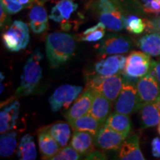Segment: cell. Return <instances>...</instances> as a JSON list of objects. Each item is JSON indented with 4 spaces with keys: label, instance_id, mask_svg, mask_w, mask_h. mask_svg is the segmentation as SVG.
Listing matches in <instances>:
<instances>
[{
    "label": "cell",
    "instance_id": "1",
    "mask_svg": "<svg viewBox=\"0 0 160 160\" xmlns=\"http://www.w3.org/2000/svg\"><path fill=\"white\" fill-rule=\"evenodd\" d=\"M45 50L50 66L55 68L65 63L74 53L75 40L68 33L53 32L46 38Z\"/></svg>",
    "mask_w": 160,
    "mask_h": 160
},
{
    "label": "cell",
    "instance_id": "2",
    "mask_svg": "<svg viewBox=\"0 0 160 160\" xmlns=\"http://www.w3.org/2000/svg\"><path fill=\"white\" fill-rule=\"evenodd\" d=\"M94 8L99 22L104 24L108 30L119 32L125 28L126 17L118 0H97Z\"/></svg>",
    "mask_w": 160,
    "mask_h": 160
},
{
    "label": "cell",
    "instance_id": "3",
    "mask_svg": "<svg viewBox=\"0 0 160 160\" xmlns=\"http://www.w3.org/2000/svg\"><path fill=\"white\" fill-rule=\"evenodd\" d=\"M42 58L43 54L37 48L28 59L24 66L22 74L21 76V82L17 91V95L28 96L34 91L42 77L41 67Z\"/></svg>",
    "mask_w": 160,
    "mask_h": 160
},
{
    "label": "cell",
    "instance_id": "4",
    "mask_svg": "<svg viewBox=\"0 0 160 160\" xmlns=\"http://www.w3.org/2000/svg\"><path fill=\"white\" fill-rule=\"evenodd\" d=\"M123 83L122 77L120 74L113 76L98 74L89 80L86 89L99 93L111 102H115L122 88Z\"/></svg>",
    "mask_w": 160,
    "mask_h": 160
},
{
    "label": "cell",
    "instance_id": "5",
    "mask_svg": "<svg viewBox=\"0 0 160 160\" xmlns=\"http://www.w3.org/2000/svg\"><path fill=\"white\" fill-rule=\"evenodd\" d=\"M151 56L143 51H133L126 57L123 77L126 81L138 82L142 77L150 73L152 61Z\"/></svg>",
    "mask_w": 160,
    "mask_h": 160
},
{
    "label": "cell",
    "instance_id": "6",
    "mask_svg": "<svg viewBox=\"0 0 160 160\" xmlns=\"http://www.w3.org/2000/svg\"><path fill=\"white\" fill-rule=\"evenodd\" d=\"M2 41L6 48L11 52L26 48L30 42L28 25L21 20H15L3 33Z\"/></svg>",
    "mask_w": 160,
    "mask_h": 160
},
{
    "label": "cell",
    "instance_id": "7",
    "mask_svg": "<svg viewBox=\"0 0 160 160\" xmlns=\"http://www.w3.org/2000/svg\"><path fill=\"white\" fill-rule=\"evenodd\" d=\"M141 108L136 85L128 81H124L122 88L115 101L116 112L125 115H131Z\"/></svg>",
    "mask_w": 160,
    "mask_h": 160
},
{
    "label": "cell",
    "instance_id": "8",
    "mask_svg": "<svg viewBox=\"0 0 160 160\" xmlns=\"http://www.w3.org/2000/svg\"><path fill=\"white\" fill-rule=\"evenodd\" d=\"M83 88L80 86L63 85L59 86L49 98L50 107L53 112L68 109L77 99Z\"/></svg>",
    "mask_w": 160,
    "mask_h": 160
},
{
    "label": "cell",
    "instance_id": "9",
    "mask_svg": "<svg viewBox=\"0 0 160 160\" xmlns=\"http://www.w3.org/2000/svg\"><path fill=\"white\" fill-rule=\"evenodd\" d=\"M136 87L141 108L153 102L160 95V84L151 72L138 80Z\"/></svg>",
    "mask_w": 160,
    "mask_h": 160
},
{
    "label": "cell",
    "instance_id": "10",
    "mask_svg": "<svg viewBox=\"0 0 160 160\" xmlns=\"http://www.w3.org/2000/svg\"><path fill=\"white\" fill-rule=\"evenodd\" d=\"M132 48V42L126 36L111 33L102 40L99 47L100 54L117 55L128 53Z\"/></svg>",
    "mask_w": 160,
    "mask_h": 160
},
{
    "label": "cell",
    "instance_id": "11",
    "mask_svg": "<svg viewBox=\"0 0 160 160\" xmlns=\"http://www.w3.org/2000/svg\"><path fill=\"white\" fill-rule=\"evenodd\" d=\"M128 137L103 125L95 136V144L102 151H117Z\"/></svg>",
    "mask_w": 160,
    "mask_h": 160
},
{
    "label": "cell",
    "instance_id": "12",
    "mask_svg": "<svg viewBox=\"0 0 160 160\" xmlns=\"http://www.w3.org/2000/svg\"><path fill=\"white\" fill-rule=\"evenodd\" d=\"M126 62V57L122 54L111 55L95 65L97 73L102 76H113L123 73Z\"/></svg>",
    "mask_w": 160,
    "mask_h": 160
},
{
    "label": "cell",
    "instance_id": "13",
    "mask_svg": "<svg viewBox=\"0 0 160 160\" xmlns=\"http://www.w3.org/2000/svg\"><path fill=\"white\" fill-rule=\"evenodd\" d=\"M94 93L89 89H86L82 94L75 100L74 103L65 113L68 122L77 119L86 114H88L93 103Z\"/></svg>",
    "mask_w": 160,
    "mask_h": 160
},
{
    "label": "cell",
    "instance_id": "14",
    "mask_svg": "<svg viewBox=\"0 0 160 160\" xmlns=\"http://www.w3.org/2000/svg\"><path fill=\"white\" fill-rule=\"evenodd\" d=\"M78 8L73 0H59L51 10L49 18L53 22L65 25Z\"/></svg>",
    "mask_w": 160,
    "mask_h": 160
},
{
    "label": "cell",
    "instance_id": "15",
    "mask_svg": "<svg viewBox=\"0 0 160 160\" xmlns=\"http://www.w3.org/2000/svg\"><path fill=\"white\" fill-rule=\"evenodd\" d=\"M71 145L79 154L87 156L95 151V137L88 132L73 131Z\"/></svg>",
    "mask_w": 160,
    "mask_h": 160
},
{
    "label": "cell",
    "instance_id": "16",
    "mask_svg": "<svg viewBox=\"0 0 160 160\" xmlns=\"http://www.w3.org/2000/svg\"><path fill=\"white\" fill-rule=\"evenodd\" d=\"M38 141L43 159H51L61 149L59 143L53 139L48 128H44L39 132Z\"/></svg>",
    "mask_w": 160,
    "mask_h": 160
},
{
    "label": "cell",
    "instance_id": "17",
    "mask_svg": "<svg viewBox=\"0 0 160 160\" xmlns=\"http://www.w3.org/2000/svg\"><path fill=\"white\" fill-rule=\"evenodd\" d=\"M111 102L104 96L98 93H94V97L90 109L89 114L104 125L110 116L111 111Z\"/></svg>",
    "mask_w": 160,
    "mask_h": 160
},
{
    "label": "cell",
    "instance_id": "18",
    "mask_svg": "<svg viewBox=\"0 0 160 160\" xmlns=\"http://www.w3.org/2000/svg\"><path fill=\"white\" fill-rule=\"evenodd\" d=\"M119 159L144 160L145 157L139 147V139L137 135L127 137L119 149Z\"/></svg>",
    "mask_w": 160,
    "mask_h": 160
},
{
    "label": "cell",
    "instance_id": "19",
    "mask_svg": "<svg viewBox=\"0 0 160 160\" xmlns=\"http://www.w3.org/2000/svg\"><path fill=\"white\" fill-rule=\"evenodd\" d=\"M29 26L34 33H43L48 27V16L45 8L37 5L32 8L29 13Z\"/></svg>",
    "mask_w": 160,
    "mask_h": 160
},
{
    "label": "cell",
    "instance_id": "20",
    "mask_svg": "<svg viewBox=\"0 0 160 160\" xmlns=\"http://www.w3.org/2000/svg\"><path fill=\"white\" fill-rule=\"evenodd\" d=\"M19 103L16 101L6 106L0 113V133H4L15 128L19 113Z\"/></svg>",
    "mask_w": 160,
    "mask_h": 160
},
{
    "label": "cell",
    "instance_id": "21",
    "mask_svg": "<svg viewBox=\"0 0 160 160\" xmlns=\"http://www.w3.org/2000/svg\"><path fill=\"white\" fill-rule=\"evenodd\" d=\"M68 124L73 131L88 132L94 137L103 126V124H102L89 113L77 119L70 121Z\"/></svg>",
    "mask_w": 160,
    "mask_h": 160
},
{
    "label": "cell",
    "instance_id": "22",
    "mask_svg": "<svg viewBox=\"0 0 160 160\" xmlns=\"http://www.w3.org/2000/svg\"><path fill=\"white\" fill-rule=\"evenodd\" d=\"M104 125L126 136L129 135L131 129V122L129 116L116 111L110 114Z\"/></svg>",
    "mask_w": 160,
    "mask_h": 160
},
{
    "label": "cell",
    "instance_id": "23",
    "mask_svg": "<svg viewBox=\"0 0 160 160\" xmlns=\"http://www.w3.org/2000/svg\"><path fill=\"white\" fill-rule=\"evenodd\" d=\"M138 46L142 51L145 52L151 57L160 56V33L151 32L140 38Z\"/></svg>",
    "mask_w": 160,
    "mask_h": 160
},
{
    "label": "cell",
    "instance_id": "24",
    "mask_svg": "<svg viewBox=\"0 0 160 160\" xmlns=\"http://www.w3.org/2000/svg\"><path fill=\"white\" fill-rule=\"evenodd\" d=\"M143 128L155 127L160 122V111L153 102L146 104L140 108Z\"/></svg>",
    "mask_w": 160,
    "mask_h": 160
},
{
    "label": "cell",
    "instance_id": "25",
    "mask_svg": "<svg viewBox=\"0 0 160 160\" xmlns=\"http://www.w3.org/2000/svg\"><path fill=\"white\" fill-rule=\"evenodd\" d=\"M17 157L21 160H34L37 158V148L33 137L26 134L22 138L17 150Z\"/></svg>",
    "mask_w": 160,
    "mask_h": 160
},
{
    "label": "cell",
    "instance_id": "26",
    "mask_svg": "<svg viewBox=\"0 0 160 160\" xmlns=\"http://www.w3.org/2000/svg\"><path fill=\"white\" fill-rule=\"evenodd\" d=\"M71 126L65 122H58L51 125L48 131L56 141L59 143L61 148L68 145L71 137Z\"/></svg>",
    "mask_w": 160,
    "mask_h": 160
},
{
    "label": "cell",
    "instance_id": "27",
    "mask_svg": "<svg viewBox=\"0 0 160 160\" xmlns=\"http://www.w3.org/2000/svg\"><path fill=\"white\" fill-rule=\"evenodd\" d=\"M17 148V133L8 131L2 133L0 137V155L2 157H8L14 153Z\"/></svg>",
    "mask_w": 160,
    "mask_h": 160
},
{
    "label": "cell",
    "instance_id": "28",
    "mask_svg": "<svg viewBox=\"0 0 160 160\" xmlns=\"http://www.w3.org/2000/svg\"><path fill=\"white\" fill-rule=\"evenodd\" d=\"M106 27L101 22L97 25L92 26L89 28L86 29L82 33L81 40L85 42H97L102 40L105 35Z\"/></svg>",
    "mask_w": 160,
    "mask_h": 160
},
{
    "label": "cell",
    "instance_id": "29",
    "mask_svg": "<svg viewBox=\"0 0 160 160\" xmlns=\"http://www.w3.org/2000/svg\"><path fill=\"white\" fill-rule=\"evenodd\" d=\"M146 28H147V22L137 16L129 15L125 18V28L130 33L140 34L143 33Z\"/></svg>",
    "mask_w": 160,
    "mask_h": 160
},
{
    "label": "cell",
    "instance_id": "30",
    "mask_svg": "<svg viewBox=\"0 0 160 160\" xmlns=\"http://www.w3.org/2000/svg\"><path fill=\"white\" fill-rule=\"evenodd\" d=\"M81 158L79 154L72 146H66L52 158L51 160H78Z\"/></svg>",
    "mask_w": 160,
    "mask_h": 160
},
{
    "label": "cell",
    "instance_id": "31",
    "mask_svg": "<svg viewBox=\"0 0 160 160\" xmlns=\"http://www.w3.org/2000/svg\"><path fill=\"white\" fill-rule=\"evenodd\" d=\"M1 5H3L5 11L9 14L13 15L19 13L25 8L19 2V0H0Z\"/></svg>",
    "mask_w": 160,
    "mask_h": 160
},
{
    "label": "cell",
    "instance_id": "32",
    "mask_svg": "<svg viewBox=\"0 0 160 160\" xmlns=\"http://www.w3.org/2000/svg\"><path fill=\"white\" fill-rule=\"evenodd\" d=\"M142 2L146 13L160 14V0H142Z\"/></svg>",
    "mask_w": 160,
    "mask_h": 160
},
{
    "label": "cell",
    "instance_id": "33",
    "mask_svg": "<svg viewBox=\"0 0 160 160\" xmlns=\"http://www.w3.org/2000/svg\"><path fill=\"white\" fill-rule=\"evenodd\" d=\"M10 15L11 14H9L5 11V9L4 8L3 5L0 4V26H1V28L8 25L11 23V17H10Z\"/></svg>",
    "mask_w": 160,
    "mask_h": 160
},
{
    "label": "cell",
    "instance_id": "34",
    "mask_svg": "<svg viewBox=\"0 0 160 160\" xmlns=\"http://www.w3.org/2000/svg\"><path fill=\"white\" fill-rule=\"evenodd\" d=\"M147 28L148 31L159 32L160 33V14L153 19L147 22Z\"/></svg>",
    "mask_w": 160,
    "mask_h": 160
},
{
    "label": "cell",
    "instance_id": "35",
    "mask_svg": "<svg viewBox=\"0 0 160 160\" xmlns=\"http://www.w3.org/2000/svg\"><path fill=\"white\" fill-rule=\"evenodd\" d=\"M151 148L153 157L160 158V137H155L152 140Z\"/></svg>",
    "mask_w": 160,
    "mask_h": 160
},
{
    "label": "cell",
    "instance_id": "36",
    "mask_svg": "<svg viewBox=\"0 0 160 160\" xmlns=\"http://www.w3.org/2000/svg\"><path fill=\"white\" fill-rule=\"evenodd\" d=\"M150 72L154 75L160 84V59L157 61H152L151 69Z\"/></svg>",
    "mask_w": 160,
    "mask_h": 160
},
{
    "label": "cell",
    "instance_id": "37",
    "mask_svg": "<svg viewBox=\"0 0 160 160\" xmlns=\"http://www.w3.org/2000/svg\"><path fill=\"white\" fill-rule=\"evenodd\" d=\"M87 159H106V157L103 153H100V152L96 151H94L92 153H89L88 155H87Z\"/></svg>",
    "mask_w": 160,
    "mask_h": 160
},
{
    "label": "cell",
    "instance_id": "38",
    "mask_svg": "<svg viewBox=\"0 0 160 160\" xmlns=\"http://www.w3.org/2000/svg\"><path fill=\"white\" fill-rule=\"evenodd\" d=\"M19 1L23 5L24 8H28L36 2L35 0H19Z\"/></svg>",
    "mask_w": 160,
    "mask_h": 160
},
{
    "label": "cell",
    "instance_id": "39",
    "mask_svg": "<svg viewBox=\"0 0 160 160\" xmlns=\"http://www.w3.org/2000/svg\"><path fill=\"white\" fill-rule=\"evenodd\" d=\"M153 103L155 104L156 106H157V107L159 108V110L160 111V95L158 97L157 99H156L154 102H153Z\"/></svg>",
    "mask_w": 160,
    "mask_h": 160
},
{
    "label": "cell",
    "instance_id": "40",
    "mask_svg": "<svg viewBox=\"0 0 160 160\" xmlns=\"http://www.w3.org/2000/svg\"><path fill=\"white\" fill-rule=\"evenodd\" d=\"M2 78H3V74L2 73H1V92L0 93H2L3 90H4V87L2 86Z\"/></svg>",
    "mask_w": 160,
    "mask_h": 160
},
{
    "label": "cell",
    "instance_id": "41",
    "mask_svg": "<svg viewBox=\"0 0 160 160\" xmlns=\"http://www.w3.org/2000/svg\"><path fill=\"white\" fill-rule=\"evenodd\" d=\"M158 131H159V133L160 134V122H159V125H158Z\"/></svg>",
    "mask_w": 160,
    "mask_h": 160
},
{
    "label": "cell",
    "instance_id": "42",
    "mask_svg": "<svg viewBox=\"0 0 160 160\" xmlns=\"http://www.w3.org/2000/svg\"><path fill=\"white\" fill-rule=\"evenodd\" d=\"M45 1H47V0H42V1H41V2H40V3H43L44 2H45Z\"/></svg>",
    "mask_w": 160,
    "mask_h": 160
},
{
    "label": "cell",
    "instance_id": "43",
    "mask_svg": "<svg viewBox=\"0 0 160 160\" xmlns=\"http://www.w3.org/2000/svg\"><path fill=\"white\" fill-rule=\"evenodd\" d=\"M35 1H36V2H41L42 0H35Z\"/></svg>",
    "mask_w": 160,
    "mask_h": 160
}]
</instances>
